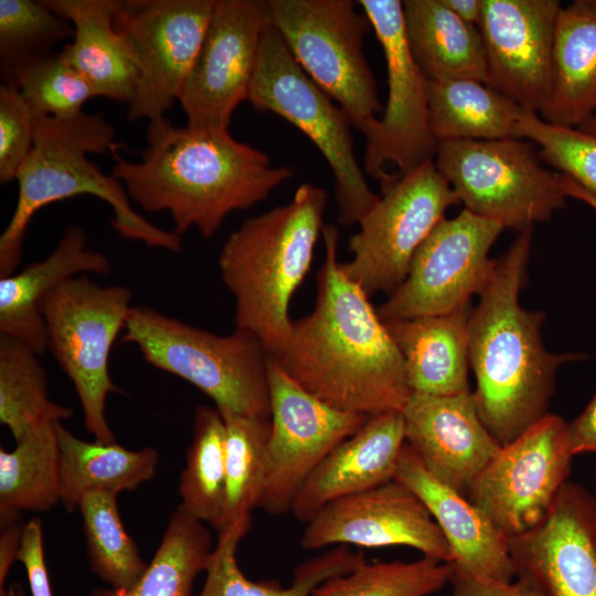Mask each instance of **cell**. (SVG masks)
<instances>
[{
	"instance_id": "cell-18",
	"label": "cell",
	"mask_w": 596,
	"mask_h": 596,
	"mask_svg": "<svg viewBox=\"0 0 596 596\" xmlns=\"http://www.w3.org/2000/svg\"><path fill=\"white\" fill-rule=\"evenodd\" d=\"M561 8L558 0H482L478 30L487 62L486 85L538 115L551 93Z\"/></svg>"
},
{
	"instance_id": "cell-28",
	"label": "cell",
	"mask_w": 596,
	"mask_h": 596,
	"mask_svg": "<svg viewBox=\"0 0 596 596\" xmlns=\"http://www.w3.org/2000/svg\"><path fill=\"white\" fill-rule=\"evenodd\" d=\"M409 52L427 81L468 78L487 84L478 28L464 22L443 0L402 1Z\"/></svg>"
},
{
	"instance_id": "cell-19",
	"label": "cell",
	"mask_w": 596,
	"mask_h": 596,
	"mask_svg": "<svg viewBox=\"0 0 596 596\" xmlns=\"http://www.w3.org/2000/svg\"><path fill=\"white\" fill-rule=\"evenodd\" d=\"M408 546L453 562L450 547L424 503L396 480L337 499L316 513L300 539L304 550L329 545Z\"/></svg>"
},
{
	"instance_id": "cell-49",
	"label": "cell",
	"mask_w": 596,
	"mask_h": 596,
	"mask_svg": "<svg viewBox=\"0 0 596 596\" xmlns=\"http://www.w3.org/2000/svg\"><path fill=\"white\" fill-rule=\"evenodd\" d=\"M582 130L596 135V115L588 118L582 125L578 126Z\"/></svg>"
},
{
	"instance_id": "cell-20",
	"label": "cell",
	"mask_w": 596,
	"mask_h": 596,
	"mask_svg": "<svg viewBox=\"0 0 596 596\" xmlns=\"http://www.w3.org/2000/svg\"><path fill=\"white\" fill-rule=\"evenodd\" d=\"M517 574L546 596H596V499L566 482L543 522L508 540Z\"/></svg>"
},
{
	"instance_id": "cell-31",
	"label": "cell",
	"mask_w": 596,
	"mask_h": 596,
	"mask_svg": "<svg viewBox=\"0 0 596 596\" xmlns=\"http://www.w3.org/2000/svg\"><path fill=\"white\" fill-rule=\"evenodd\" d=\"M429 123L434 137L447 140L517 138L524 109L512 99L468 79L427 81Z\"/></svg>"
},
{
	"instance_id": "cell-33",
	"label": "cell",
	"mask_w": 596,
	"mask_h": 596,
	"mask_svg": "<svg viewBox=\"0 0 596 596\" xmlns=\"http://www.w3.org/2000/svg\"><path fill=\"white\" fill-rule=\"evenodd\" d=\"M212 544L205 523L178 507L152 560L129 589H96L87 596H191L195 577L205 571Z\"/></svg>"
},
{
	"instance_id": "cell-14",
	"label": "cell",
	"mask_w": 596,
	"mask_h": 596,
	"mask_svg": "<svg viewBox=\"0 0 596 596\" xmlns=\"http://www.w3.org/2000/svg\"><path fill=\"white\" fill-rule=\"evenodd\" d=\"M382 46L387 73V102L366 139L364 170L380 183L389 180L385 166L405 174L434 160L438 141L429 123L427 79L416 65L405 36L401 0L356 1Z\"/></svg>"
},
{
	"instance_id": "cell-35",
	"label": "cell",
	"mask_w": 596,
	"mask_h": 596,
	"mask_svg": "<svg viewBox=\"0 0 596 596\" xmlns=\"http://www.w3.org/2000/svg\"><path fill=\"white\" fill-rule=\"evenodd\" d=\"M39 355L23 341L0 334V423L15 441L44 422H62L73 414L50 400Z\"/></svg>"
},
{
	"instance_id": "cell-9",
	"label": "cell",
	"mask_w": 596,
	"mask_h": 596,
	"mask_svg": "<svg viewBox=\"0 0 596 596\" xmlns=\"http://www.w3.org/2000/svg\"><path fill=\"white\" fill-rule=\"evenodd\" d=\"M518 138L439 141L434 163L469 212L519 232L549 220L567 196L565 178Z\"/></svg>"
},
{
	"instance_id": "cell-2",
	"label": "cell",
	"mask_w": 596,
	"mask_h": 596,
	"mask_svg": "<svg viewBox=\"0 0 596 596\" xmlns=\"http://www.w3.org/2000/svg\"><path fill=\"white\" fill-rule=\"evenodd\" d=\"M146 141L139 161L111 152V174L142 210L168 212L179 235L194 227L212 237L232 212L264 201L294 173L228 130L175 126L166 116L149 121Z\"/></svg>"
},
{
	"instance_id": "cell-13",
	"label": "cell",
	"mask_w": 596,
	"mask_h": 596,
	"mask_svg": "<svg viewBox=\"0 0 596 596\" xmlns=\"http://www.w3.org/2000/svg\"><path fill=\"white\" fill-rule=\"evenodd\" d=\"M504 227L462 209L444 219L414 255L405 280L377 309L382 321L449 313L470 305L491 274L489 251Z\"/></svg>"
},
{
	"instance_id": "cell-44",
	"label": "cell",
	"mask_w": 596,
	"mask_h": 596,
	"mask_svg": "<svg viewBox=\"0 0 596 596\" xmlns=\"http://www.w3.org/2000/svg\"><path fill=\"white\" fill-rule=\"evenodd\" d=\"M511 582L472 577L453 570L450 596H546L528 575L517 574Z\"/></svg>"
},
{
	"instance_id": "cell-32",
	"label": "cell",
	"mask_w": 596,
	"mask_h": 596,
	"mask_svg": "<svg viewBox=\"0 0 596 596\" xmlns=\"http://www.w3.org/2000/svg\"><path fill=\"white\" fill-rule=\"evenodd\" d=\"M56 423L30 429L11 451L0 449V511L46 512L61 502Z\"/></svg>"
},
{
	"instance_id": "cell-22",
	"label": "cell",
	"mask_w": 596,
	"mask_h": 596,
	"mask_svg": "<svg viewBox=\"0 0 596 596\" xmlns=\"http://www.w3.org/2000/svg\"><path fill=\"white\" fill-rule=\"evenodd\" d=\"M394 480L417 496L432 514L450 547L454 571L497 582L514 579L508 539L465 493L433 477L406 443Z\"/></svg>"
},
{
	"instance_id": "cell-11",
	"label": "cell",
	"mask_w": 596,
	"mask_h": 596,
	"mask_svg": "<svg viewBox=\"0 0 596 596\" xmlns=\"http://www.w3.org/2000/svg\"><path fill=\"white\" fill-rule=\"evenodd\" d=\"M382 193L349 240L345 275L369 297L392 294L406 278L417 249L459 203L434 160L381 183Z\"/></svg>"
},
{
	"instance_id": "cell-8",
	"label": "cell",
	"mask_w": 596,
	"mask_h": 596,
	"mask_svg": "<svg viewBox=\"0 0 596 596\" xmlns=\"http://www.w3.org/2000/svg\"><path fill=\"white\" fill-rule=\"evenodd\" d=\"M247 100L301 130L320 150L334 178L338 222L358 224L380 195L366 183L354 156L350 119L300 67L270 24L258 52Z\"/></svg>"
},
{
	"instance_id": "cell-25",
	"label": "cell",
	"mask_w": 596,
	"mask_h": 596,
	"mask_svg": "<svg viewBox=\"0 0 596 596\" xmlns=\"http://www.w3.org/2000/svg\"><path fill=\"white\" fill-rule=\"evenodd\" d=\"M73 29L62 58L94 86L98 96L129 105L140 77L137 56L115 26L118 0H44Z\"/></svg>"
},
{
	"instance_id": "cell-15",
	"label": "cell",
	"mask_w": 596,
	"mask_h": 596,
	"mask_svg": "<svg viewBox=\"0 0 596 596\" xmlns=\"http://www.w3.org/2000/svg\"><path fill=\"white\" fill-rule=\"evenodd\" d=\"M267 372L268 472L258 508L280 515L290 511L297 492L320 462L369 416L323 402L289 376L272 355Z\"/></svg>"
},
{
	"instance_id": "cell-48",
	"label": "cell",
	"mask_w": 596,
	"mask_h": 596,
	"mask_svg": "<svg viewBox=\"0 0 596 596\" xmlns=\"http://www.w3.org/2000/svg\"><path fill=\"white\" fill-rule=\"evenodd\" d=\"M565 189L568 198L579 200L596 211V196L568 178H565Z\"/></svg>"
},
{
	"instance_id": "cell-41",
	"label": "cell",
	"mask_w": 596,
	"mask_h": 596,
	"mask_svg": "<svg viewBox=\"0 0 596 596\" xmlns=\"http://www.w3.org/2000/svg\"><path fill=\"white\" fill-rule=\"evenodd\" d=\"M15 86L35 116L60 119L84 113L83 106L98 96L88 79L68 65L58 52L26 67Z\"/></svg>"
},
{
	"instance_id": "cell-26",
	"label": "cell",
	"mask_w": 596,
	"mask_h": 596,
	"mask_svg": "<svg viewBox=\"0 0 596 596\" xmlns=\"http://www.w3.org/2000/svg\"><path fill=\"white\" fill-rule=\"evenodd\" d=\"M470 305L449 313L383 321L403 358L414 393L449 396L470 391Z\"/></svg>"
},
{
	"instance_id": "cell-16",
	"label": "cell",
	"mask_w": 596,
	"mask_h": 596,
	"mask_svg": "<svg viewBox=\"0 0 596 596\" xmlns=\"http://www.w3.org/2000/svg\"><path fill=\"white\" fill-rule=\"evenodd\" d=\"M216 0L119 1L116 29L131 45L140 77L127 119L164 116L202 46Z\"/></svg>"
},
{
	"instance_id": "cell-40",
	"label": "cell",
	"mask_w": 596,
	"mask_h": 596,
	"mask_svg": "<svg viewBox=\"0 0 596 596\" xmlns=\"http://www.w3.org/2000/svg\"><path fill=\"white\" fill-rule=\"evenodd\" d=\"M515 135L539 146L541 160L596 196V135L545 121L526 110L518 120Z\"/></svg>"
},
{
	"instance_id": "cell-45",
	"label": "cell",
	"mask_w": 596,
	"mask_h": 596,
	"mask_svg": "<svg viewBox=\"0 0 596 596\" xmlns=\"http://www.w3.org/2000/svg\"><path fill=\"white\" fill-rule=\"evenodd\" d=\"M25 523L20 512L0 511V590L11 565L18 561Z\"/></svg>"
},
{
	"instance_id": "cell-17",
	"label": "cell",
	"mask_w": 596,
	"mask_h": 596,
	"mask_svg": "<svg viewBox=\"0 0 596 596\" xmlns=\"http://www.w3.org/2000/svg\"><path fill=\"white\" fill-rule=\"evenodd\" d=\"M268 23V1H215L202 46L178 98L188 126L228 130L235 108L248 98Z\"/></svg>"
},
{
	"instance_id": "cell-1",
	"label": "cell",
	"mask_w": 596,
	"mask_h": 596,
	"mask_svg": "<svg viewBox=\"0 0 596 596\" xmlns=\"http://www.w3.org/2000/svg\"><path fill=\"white\" fill-rule=\"evenodd\" d=\"M322 235L315 308L292 320L288 342L274 358L304 389L339 409L369 417L402 412L412 391L400 350L370 297L338 260V227L323 224Z\"/></svg>"
},
{
	"instance_id": "cell-47",
	"label": "cell",
	"mask_w": 596,
	"mask_h": 596,
	"mask_svg": "<svg viewBox=\"0 0 596 596\" xmlns=\"http://www.w3.org/2000/svg\"><path fill=\"white\" fill-rule=\"evenodd\" d=\"M464 22L478 28L481 20L482 0H443Z\"/></svg>"
},
{
	"instance_id": "cell-10",
	"label": "cell",
	"mask_w": 596,
	"mask_h": 596,
	"mask_svg": "<svg viewBox=\"0 0 596 596\" xmlns=\"http://www.w3.org/2000/svg\"><path fill=\"white\" fill-rule=\"evenodd\" d=\"M270 24L305 73L364 136L381 111L377 83L363 54L372 25L350 0H269Z\"/></svg>"
},
{
	"instance_id": "cell-23",
	"label": "cell",
	"mask_w": 596,
	"mask_h": 596,
	"mask_svg": "<svg viewBox=\"0 0 596 596\" xmlns=\"http://www.w3.org/2000/svg\"><path fill=\"white\" fill-rule=\"evenodd\" d=\"M405 445L402 412L370 416L312 471L290 512L307 523L326 504L394 480Z\"/></svg>"
},
{
	"instance_id": "cell-30",
	"label": "cell",
	"mask_w": 596,
	"mask_h": 596,
	"mask_svg": "<svg viewBox=\"0 0 596 596\" xmlns=\"http://www.w3.org/2000/svg\"><path fill=\"white\" fill-rule=\"evenodd\" d=\"M251 526L252 517H248L219 533L199 596H313L320 584L349 573L365 561L362 551L351 552L347 545H337L298 565L289 587H283L277 581H251L236 558L238 544Z\"/></svg>"
},
{
	"instance_id": "cell-38",
	"label": "cell",
	"mask_w": 596,
	"mask_h": 596,
	"mask_svg": "<svg viewBox=\"0 0 596 596\" xmlns=\"http://www.w3.org/2000/svg\"><path fill=\"white\" fill-rule=\"evenodd\" d=\"M72 24L44 0H0V74L14 85L30 65L54 54L52 49L73 38Z\"/></svg>"
},
{
	"instance_id": "cell-43",
	"label": "cell",
	"mask_w": 596,
	"mask_h": 596,
	"mask_svg": "<svg viewBox=\"0 0 596 596\" xmlns=\"http://www.w3.org/2000/svg\"><path fill=\"white\" fill-rule=\"evenodd\" d=\"M17 560L26 571L32 596H53L44 561L43 530L40 519L32 518L25 523Z\"/></svg>"
},
{
	"instance_id": "cell-29",
	"label": "cell",
	"mask_w": 596,
	"mask_h": 596,
	"mask_svg": "<svg viewBox=\"0 0 596 596\" xmlns=\"http://www.w3.org/2000/svg\"><path fill=\"white\" fill-rule=\"evenodd\" d=\"M60 447L61 503L67 512L78 509L83 497L93 491L118 494L135 490L153 478L158 453L152 447L130 450L117 443L102 444L73 435L56 423Z\"/></svg>"
},
{
	"instance_id": "cell-37",
	"label": "cell",
	"mask_w": 596,
	"mask_h": 596,
	"mask_svg": "<svg viewBox=\"0 0 596 596\" xmlns=\"http://www.w3.org/2000/svg\"><path fill=\"white\" fill-rule=\"evenodd\" d=\"M78 510L93 572L108 583L111 589H129L148 564L125 530L117 507V494L89 492L81 500Z\"/></svg>"
},
{
	"instance_id": "cell-24",
	"label": "cell",
	"mask_w": 596,
	"mask_h": 596,
	"mask_svg": "<svg viewBox=\"0 0 596 596\" xmlns=\"http://www.w3.org/2000/svg\"><path fill=\"white\" fill-rule=\"evenodd\" d=\"M110 272L109 258L88 247L84 228L68 225L46 258L0 278V334L23 341L38 354L44 353L47 339L40 311L42 299L72 277Z\"/></svg>"
},
{
	"instance_id": "cell-7",
	"label": "cell",
	"mask_w": 596,
	"mask_h": 596,
	"mask_svg": "<svg viewBox=\"0 0 596 596\" xmlns=\"http://www.w3.org/2000/svg\"><path fill=\"white\" fill-rule=\"evenodd\" d=\"M131 299L125 286H102L81 275L63 281L40 304L47 350L74 385L85 428L102 444L116 443L105 413L108 394L119 391L109 374V356Z\"/></svg>"
},
{
	"instance_id": "cell-12",
	"label": "cell",
	"mask_w": 596,
	"mask_h": 596,
	"mask_svg": "<svg viewBox=\"0 0 596 596\" xmlns=\"http://www.w3.org/2000/svg\"><path fill=\"white\" fill-rule=\"evenodd\" d=\"M573 457L567 423L547 413L501 447L465 493L505 539L523 535L546 518Z\"/></svg>"
},
{
	"instance_id": "cell-46",
	"label": "cell",
	"mask_w": 596,
	"mask_h": 596,
	"mask_svg": "<svg viewBox=\"0 0 596 596\" xmlns=\"http://www.w3.org/2000/svg\"><path fill=\"white\" fill-rule=\"evenodd\" d=\"M567 439L573 456L596 454V392L585 409L567 423Z\"/></svg>"
},
{
	"instance_id": "cell-39",
	"label": "cell",
	"mask_w": 596,
	"mask_h": 596,
	"mask_svg": "<svg viewBox=\"0 0 596 596\" xmlns=\"http://www.w3.org/2000/svg\"><path fill=\"white\" fill-rule=\"evenodd\" d=\"M450 563L423 556L414 562L363 561L320 584L313 596H428L450 581Z\"/></svg>"
},
{
	"instance_id": "cell-21",
	"label": "cell",
	"mask_w": 596,
	"mask_h": 596,
	"mask_svg": "<svg viewBox=\"0 0 596 596\" xmlns=\"http://www.w3.org/2000/svg\"><path fill=\"white\" fill-rule=\"evenodd\" d=\"M402 415L406 445L433 477L459 492L501 449L471 391L449 396L412 392Z\"/></svg>"
},
{
	"instance_id": "cell-6",
	"label": "cell",
	"mask_w": 596,
	"mask_h": 596,
	"mask_svg": "<svg viewBox=\"0 0 596 596\" xmlns=\"http://www.w3.org/2000/svg\"><path fill=\"white\" fill-rule=\"evenodd\" d=\"M121 341L156 369L189 382L223 412L269 418V354L251 332L195 328L147 306L130 309Z\"/></svg>"
},
{
	"instance_id": "cell-3",
	"label": "cell",
	"mask_w": 596,
	"mask_h": 596,
	"mask_svg": "<svg viewBox=\"0 0 596 596\" xmlns=\"http://www.w3.org/2000/svg\"><path fill=\"white\" fill-rule=\"evenodd\" d=\"M532 228L520 232L494 264L471 309L469 363L478 414L503 447L549 412L556 372L581 353H552L542 342L544 313L520 305L531 249Z\"/></svg>"
},
{
	"instance_id": "cell-4",
	"label": "cell",
	"mask_w": 596,
	"mask_h": 596,
	"mask_svg": "<svg viewBox=\"0 0 596 596\" xmlns=\"http://www.w3.org/2000/svg\"><path fill=\"white\" fill-rule=\"evenodd\" d=\"M119 147L114 126L100 114L82 113L67 119L35 116L33 148L18 171L17 204L0 236V278L15 273L35 213L82 194L96 196L111 207V225L120 237L169 252L181 251L180 235L137 213L121 182L88 158V153L114 152Z\"/></svg>"
},
{
	"instance_id": "cell-34",
	"label": "cell",
	"mask_w": 596,
	"mask_h": 596,
	"mask_svg": "<svg viewBox=\"0 0 596 596\" xmlns=\"http://www.w3.org/2000/svg\"><path fill=\"white\" fill-rule=\"evenodd\" d=\"M225 438L221 412L216 407L196 406L193 437L180 476L179 507L217 532L226 496Z\"/></svg>"
},
{
	"instance_id": "cell-36",
	"label": "cell",
	"mask_w": 596,
	"mask_h": 596,
	"mask_svg": "<svg viewBox=\"0 0 596 596\" xmlns=\"http://www.w3.org/2000/svg\"><path fill=\"white\" fill-rule=\"evenodd\" d=\"M221 414L226 432V496L217 533L252 517V510L259 507L267 480L270 434L269 418L230 411Z\"/></svg>"
},
{
	"instance_id": "cell-42",
	"label": "cell",
	"mask_w": 596,
	"mask_h": 596,
	"mask_svg": "<svg viewBox=\"0 0 596 596\" xmlns=\"http://www.w3.org/2000/svg\"><path fill=\"white\" fill-rule=\"evenodd\" d=\"M35 131V115L14 85H0V182L15 180L30 155Z\"/></svg>"
},
{
	"instance_id": "cell-27",
	"label": "cell",
	"mask_w": 596,
	"mask_h": 596,
	"mask_svg": "<svg viewBox=\"0 0 596 596\" xmlns=\"http://www.w3.org/2000/svg\"><path fill=\"white\" fill-rule=\"evenodd\" d=\"M596 113V0L561 8L555 29L553 77L539 116L578 127Z\"/></svg>"
},
{
	"instance_id": "cell-5",
	"label": "cell",
	"mask_w": 596,
	"mask_h": 596,
	"mask_svg": "<svg viewBox=\"0 0 596 596\" xmlns=\"http://www.w3.org/2000/svg\"><path fill=\"white\" fill-rule=\"evenodd\" d=\"M327 201L326 190L302 183L289 203L245 220L220 252L235 328L254 334L269 355L290 337V300L310 269Z\"/></svg>"
}]
</instances>
